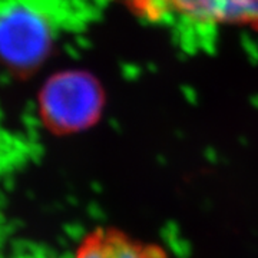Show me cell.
Returning a JSON list of instances; mask_svg holds the SVG:
<instances>
[{
    "instance_id": "cell-1",
    "label": "cell",
    "mask_w": 258,
    "mask_h": 258,
    "mask_svg": "<svg viewBox=\"0 0 258 258\" xmlns=\"http://www.w3.org/2000/svg\"><path fill=\"white\" fill-rule=\"evenodd\" d=\"M62 32L33 0H0V62L29 74L45 62Z\"/></svg>"
},
{
    "instance_id": "cell-2",
    "label": "cell",
    "mask_w": 258,
    "mask_h": 258,
    "mask_svg": "<svg viewBox=\"0 0 258 258\" xmlns=\"http://www.w3.org/2000/svg\"><path fill=\"white\" fill-rule=\"evenodd\" d=\"M105 95L98 81L86 74L56 75L39 95V115L55 135H72L92 128L101 119Z\"/></svg>"
},
{
    "instance_id": "cell-3",
    "label": "cell",
    "mask_w": 258,
    "mask_h": 258,
    "mask_svg": "<svg viewBox=\"0 0 258 258\" xmlns=\"http://www.w3.org/2000/svg\"><path fill=\"white\" fill-rule=\"evenodd\" d=\"M145 22L179 29L241 25L258 30V0H129Z\"/></svg>"
},
{
    "instance_id": "cell-4",
    "label": "cell",
    "mask_w": 258,
    "mask_h": 258,
    "mask_svg": "<svg viewBox=\"0 0 258 258\" xmlns=\"http://www.w3.org/2000/svg\"><path fill=\"white\" fill-rule=\"evenodd\" d=\"M72 258H169V254L162 244L141 240L118 227L99 225L81 238Z\"/></svg>"
},
{
    "instance_id": "cell-5",
    "label": "cell",
    "mask_w": 258,
    "mask_h": 258,
    "mask_svg": "<svg viewBox=\"0 0 258 258\" xmlns=\"http://www.w3.org/2000/svg\"><path fill=\"white\" fill-rule=\"evenodd\" d=\"M60 30L83 29L98 18L108 0H33Z\"/></svg>"
}]
</instances>
